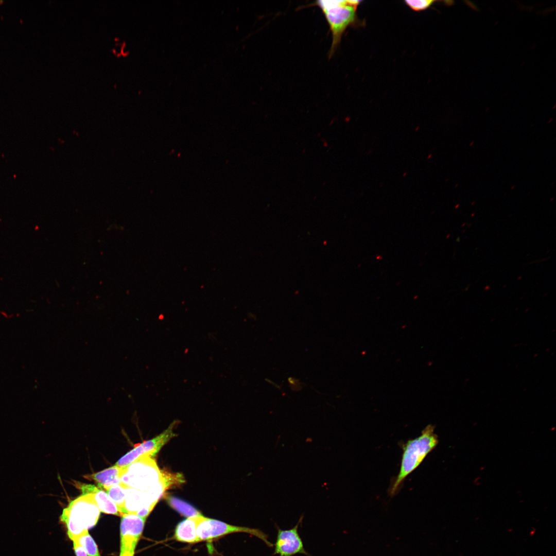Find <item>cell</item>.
I'll return each instance as SVG.
<instances>
[{"mask_svg": "<svg viewBox=\"0 0 556 556\" xmlns=\"http://www.w3.org/2000/svg\"><path fill=\"white\" fill-rule=\"evenodd\" d=\"M360 1H319L316 4L321 9L329 25L332 35L329 55L339 45L346 29L356 20L357 8Z\"/></svg>", "mask_w": 556, "mask_h": 556, "instance_id": "277c9868", "label": "cell"}, {"mask_svg": "<svg viewBox=\"0 0 556 556\" xmlns=\"http://www.w3.org/2000/svg\"><path fill=\"white\" fill-rule=\"evenodd\" d=\"M436 1L434 0L405 1V4L415 11H423L429 8Z\"/></svg>", "mask_w": 556, "mask_h": 556, "instance_id": "9a60e30c", "label": "cell"}, {"mask_svg": "<svg viewBox=\"0 0 556 556\" xmlns=\"http://www.w3.org/2000/svg\"><path fill=\"white\" fill-rule=\"evenodd\" d=\"M166 500L172 508L187 518L202 515L192 505L176 497L168 495Z\"/></svg>", "mask_w": 556, "mask_h": 556, "instance_id": "7c38bea8", "label": "cell"}, {"mask_svg": "<svg viewBox=\"0 0 556 556\" xmlns=\"http://www.w3.org/2000/svg\"><path fill=\"white\" fill-rule=\"evenodd\" d=\"M120 483L127 488L149 492L159 500L172 485L184 482L181 474H172L159 468L153 457L144 456L123 467Z\"/></svg>", "mask_w": 556, "mask_h": 556, "instance_id": "6da1fadb", "label": "cell"}, {"mask_svg": "<svg viewBox=\"0 0 556 556\" xmlns=\"http://www.w3.org/2000/svg\"><path fill=\"white\" fill-rule=\"evenodd\" d=\"M176 422H173L165 430L154 438L135 446L134 448L120 458L115 465L119 467H126L143 456L154 457L166 443L176 436L173 432Z\"/></svg>", "mask_w": 556, "mask_h": 556, "instance_id": "8992f818", "label": "cell"}, {"mask_svg": "<svg viewBox=\"0 0 556 556\" xmlns=\"http://www.w3.org/2000/svg\"><path fill=\"white\" fill-rule=\"evenodd\" d=\"M76 486L80 490L82 495L92 494L96 492L99 488L94 485L84 484L79 482H76Z\"/></svg>", "mask_w": 556, "mask_h": 556, "instance_id": "2e32d148", "label": "cell"}, {"mask_svg": "<svg viewBox=\"0 0 556 556\" xmlns=\"http://www.w3.org/2000/svg\"><path fill=\"white\" fill-rule=\"evenodd\" d=\"M203 515L188 517L179 523L175 529L173 538L187 543L199 542L197 534V526Z\"/></svg>", "mask_w": 556, "mask_h": 556, "instance_id": "9c48e42d", "label": "cell"}, {"mask_svg": "<svg viewBox=\"0 0 556 556\" xmlns=\"http://www.w3.org/2000/svg\"><path fill=\"white\" fill-rule=\"evenodd\" d=\"M120 556H134V555L124 554V555H120Z\"/></svg>", "mask_w": 556, "mask_h": 556, "instance_id": "d6986e66", "label": "cell"}, {"mask_svg": "<svg viewBox=\"0 0 556 556\" xmlns=\"http://www.w3.org/2000/svg\"><path fill=\"white\" fill-rule=\"evenodd\" d=\"M146 518L135 513L121 516L120 526V555H134L135 547L143 532Z\"/></svg>", "mask_w": 556, "mask_h": 556, "instance_id": "52a82bcc", "label": "cell"}, {"mask_svg": "<svg viewBox=\"0 0 556 556\" xmlns=\"http://www.w3.org/2000/svg\"><path fill=\"white\" fill-rule=\"evenodd\" d=\"M127 488L120 483L114 485L106 490L107 493L118 506L123 515L126 514L125 503Z\"/></svg>", "mask_w": 556, "mask_h": 556, "instance_id": "4fadbf2b", "label": "cell"}, {"mask_svg": "<svg viewBox=\"0 0 556 556\" xmlns=\"http://www.w3.org/2000/svg\"><path fill=\"white\" fill-rule=\"evenodd\" d=\"M303 516L300 518L298 523L293 528L282 530L277 527L276 539L274 545L273 555L279 556H294L297 554H303L309 556L305 550L303 541L298 532L299 525L301 524Z\"/></svg>", "mask_w": 556, "mask_h": 556, "instance_id": "ba28073f", "label": "cell"}, {"mask_svg": "<svg viewBox=\"0 0 556 556\" xmlns=\"http://www.w3.org/2000/svg\"><path fill=\"white\" fill-rule=\"evenodd\" d=\"M123 467L115 465L101 472L91 475H86L84 477L93 480L99 489L107 490L112 486L120 483V476Z\"/></svg>", "mask_w": 556, "mask_h": 556, "instance_id": "30bf717a", "label": "cell"}, {"mask_svg": "<svg viewBox=\"0 0 556 556\" xmlns=\"http://www.w3.org/2000/svg\"><path fill=\"white\" fill-rule=\"evenodd\" d=\"M438 442L434 427L428 425L421 435L404 444L399 471L390 489L391 496L396 494L406 477L418 468Z\"/></svg>", "mask_w": 556, "mask_h": 556, "instance_id": "7a4b0ae2", "label": "cell"}, {"mask_svg": "<svg viewBox=\"0 0 556 556\" xmlns=\"http://www.w3.org/2000/svg\"><path fill=\"white\" fill-rule=\"evenodd\" d=\"M72 541L82 547L88 556H101L95 542L88 531L84 532Z\"/></svg>", "mask_w": 556, "mask_h": 556, "instance_id": "5bb4252c", "label": "cell"}, {"mask_svg": "<svg viewBox=\"0 0 556 556\" xmlns=\"http://www.w3.org/2000/svg\"><path fill=\"white\" fill-rule=\"evenodd\" d=\"M92 494L100 512L122 516L123 514L118 506L104 491L99 489L96 492Z\"/></svg>", "mask_w": 556, "mask_h": 556, "instance_id": "8fae6325", "label": "cell"}, {"mask_svg": "<svg viewBox=\"0 0 556 556\" xmlns=\"http://www.w3.org/2000/svg\"><path fill=\"white\" fill-rule=\"evenodd\" d=\"M74 549L76 556H88L86 552L79 545L73 542Z\"/></svg>", "mask_w": 556, "mask_h": 556, "instance_id": "e0dca14e", "label": "cell"}, {"mask_svg": "<svg viewBox=\"0 0 556 556\" xmlns=\"http://www.w3.org/2000/svg\"><path fill=\"white\" fill-rule=\"evenodd\" d=\"M266 381H268V382H269V383H270V384H272L273 385H274V386H275V387H276V388H279V389H280V386H278V385H277V384H274V383L272 382V381H271V380H270L269 379H266Z\"/></svg>", "mask_w": 556, "mask_h": 556, "instance_id": "ac0fdd59", "label": "cell"}, {"mask_svg": "<svg viewBox=\"0 0 556 556\" xmlns=\"http://www.w3.org/2000/svg\"><path fill=\"white\" fill-rule=\"evenodd\" d=\"M100 513L92 494H88L71 501L63 509L60 519L66 525L67 534L73 540L95 526Z\"/></svg>", "mask_w": 556, "mask_h": 556, "instance_id": "3957f363", "label": "cell"}, {"mask_svg": "<svg viewBox=\"0 0 556 556\" xmlns=\"http://www.w3.org/2000/svg\"><path fill=\"white\" fill-rule=\"evenodd\" d=\"M235 532L250 534L261 540L268 547H273V544L268 540V535L258 529L231 525L203 516L201 517L197 528V534L200 542L212 540L222 535Z\"/></svg>", "mask_w": 556, "mask_h": 556, "instance_id": "5b68a950", "label": "cell"}]
</instances>
